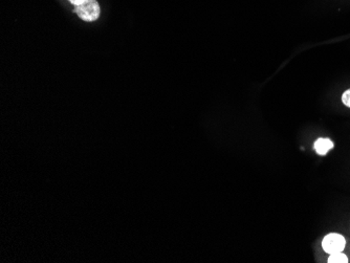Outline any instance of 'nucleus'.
<instances>
[{"mask_svg": "<svg viewBox=\"0 0 350 263\" xmlns=\"http://www.w3.org/2000/svg\"><path fill=\"white\" fill-rule=\"evenodd\" d=\"M76 13L84 21L97 20L100 16V5L97 0H85L81 5H76Z\"/></svg>", "mask_w": 350, "mask_h": 263, "instance_id": "1", "label": "nucleus"}, {"mask_svg": "<svg viewBox=\"0 0 350 263\" xmlns=\"http://www.w3.org/2000/svg\"><path fill=\"white\" fill-rule=\"evenodd\" d=\"M346 240L342 235L337 233H330L326 235L322 241V247L326 253L342 252L345 249Z\"/></svg>", "mask_w": 350, "mask_h": 263, "instance_id": "2", "label": "nucleus"}, {"mask_svg": "<svg viewBox=\"0 0 350 263\" xmlns=\"http://www.w3.org/2000/svg\"><path fill=\"white\" fill-rule=\"evenodd\" d=\"M335 147V144L332 142L329 139H326V137H320L318 140L314 142V149L319 156H326L327 154L328 151L330 149L334 148Z\"/></svg>", "mask_w": 350, "mask_h": 263, "instance_id": "3", "label": "nucleus"}, {"mask_svg": "<svg viewBox=\"0 0 350 263\" xmlns=\"http://www.w3.org/2000/svg\"><path fill=\"white\" fill-rule=\"evenodd\" d=\"M328 263H347L348 258L345 254L342 252L332 253L330 256L328 257Z\"/></svg>", "mask_w": 350, "mask_h": 263, "instance_id": "4", "label": "nucleus"}, {"mask_svg": "<svg viewBox=\"0 0 350 263\" xmlns=\"http://www.w3.org/2000/svg\"><path fill=\"white\" fill-rule=\"evenodd\" d=\"M342 102H343L344 105L350 108V89L346 90L342 95Z\"/></svg>", "mask_w": 350, "mask_h": 263, "instance_id": "5", "label": "nucleus"}, {"mask_svg": "<svg viewBox=\"0 0 350 263\" xmlns=\"http://www.w3.org/2000/svg\"><path fill=\"white\" fill-rule=\"evenodd\" d=\"M70 1L74 5H81V3H83L85 0H70Z\"/></svg>", "mask_w": 350, "mask_h": 263, "instance_id": "6", "label": "nucleus"}]
</instances>
